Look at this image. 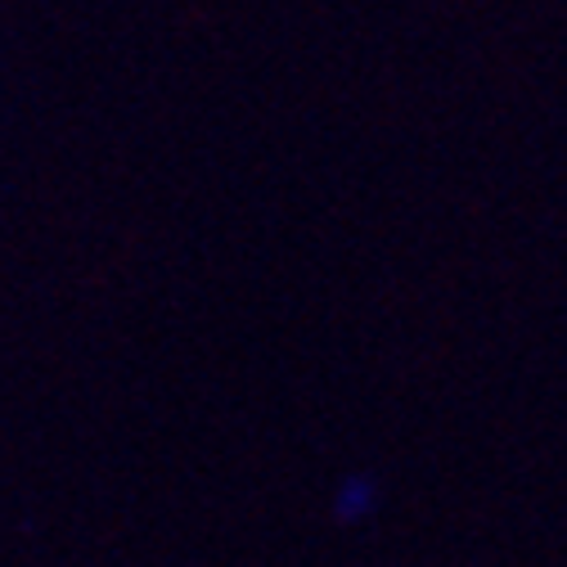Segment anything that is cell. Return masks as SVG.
Segmentation results:
<instances>
[{"mask_svg":"<svg viewBox=\"0 0 567 567\" xmlns=\"http://www.w3.org/2000/svg\"><path fill=\"white\" fill-rule=\"evenodd\" d=\"M383 509V482L374 468H357V473H347L333 495H329V518L338 527H361L370 523L374 514Z\"/></svg>","mask_w":567,"mask_h":567,"instance_id":"cell-1","label":"cell"}]
</instances>
